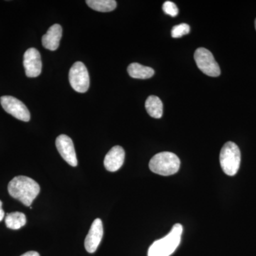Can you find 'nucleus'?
Wrapping results in <instances>:
<instances>
[{
  "instance_id": "39448f33",
  "label": "nucleus",
  "mask_w": 256,
  "mask_h": 256,
  "mask_svg": "<svg viewBox=\"0 0 256 256\" xmlns=\"http://www.w3.org/2000/svg\"><path fill=\"white\" fill-rule=\"evenodd\" d=\"M69 82L74 90L84 94L90 86V77L88 72L84 63L76 62L70 69L68 75Z\"/></svg>"
},
{
  "instance_id": "f03ea898",
  "label": "nucleus",
  "mask_w": 256,
  "mask_h": 256,
  "mask_svg": "<svg viewBox=\"0 0 256 256\" xmlns=\"http://www.w3.org/2000/svg\"><path fill=\"white\" fill-rule=\"evenodd\" d=\"M182 233V226L175 224L168 235L152 244L148 250V256H171L180 245Z\"/></svg>"
},
{
  "instance_id": "a211bd4d",
  "label": "nucleus",
  "mask_w": 256,
  "mask_h": 256,
  "mask_svg": "<svg viewBox=\"0 0 256 256\" xmlns=\"http://www.w3.org/2000/svg\"><path fill=\"white\" fill-rule=\"evenodd\" d=\"M162 10L166 14L174 18L178 16V10L176 5L172 2L166 1L163 4Z\"/></svg>"
},
{
  "instance_id": "4468645a",
  "label": "nucleus",
  "mask_w": 256,
  "mask_h": 256,
  "mask_svg": "<svg viewBox=\"0 0 256 256\" xmlns=\"http://www.w3.org/2000/svg\"><path fill=\"white\" fill-rule=\"evenodd\" d=\"M146 108L148 114L154 118H161L163 114V104L156 96H150L146 102Z\"/></svg>"
},
{
  "instance_id": "9d476101",
  "label": "nucleus",
  "mask_w": 256,
  "mask_h": 256,
  "mask_svg": "<svg viewBox=\"0 0 256 256\" xmlns=\"http://www.w3.org/2000/svg\"><path fill=\"white\" fill-rule=\"evenodd\" d=\"M104 236V226L100 218H96L92 222V227L89 230L86 238L85 239L86 249L90 254L96 252L98 247L100 245Z\"/></svg>"
},
{
  "instance_id": "6e6552de",
  "label": "nucleus",
  "mask_w": 256,
  "mask_h": 256,
  "mask_svg": "<svg viewBox=\"0 0 256 256\" xmlns=\"http://www.w3.org/2000/svg\"><path fill=\"white\" fill-rule=\"evenodd\" d=\"M24 67L26 76L36 78L42 73V63L40 52L35 48L26 50L24 55Z\"/></svg>"
},
{
  "instance_id": "1a4fd4ad",
  "label": "nucleus",
  "mask_w": 256,
  "mask_h": 256,
  "mask_svg": "<svg viewBox=\"0 0 256 256\" xmlns=\"http://www.w3.org/2000/svg\"><path fill=\"white\" fill-rule=\"evenodd\" d=\"M56 146L63 159L72 166L78 165L74 142L68 136L60 134L56 140Z\"/></svg>"
},
{
  "instance_id": "2eb2a0df",
  "label": "nucleus",
  "mask_w": 256,
  "mask_h": 256,
  "mask_svg": "<svg viewBox=\"0 0 256 256\" xmlns=\"http://www.w3.org/2000/svg\"><path fill=\"white\" fill-rule=\"evenodd\" d=\"M26 223V216L21 212H12L8 214L5 217L6 227L12 230L21 228Z\"/></svg>"
},
{
  "instance_id": "f3484780",
  "label": "nucleus",
  "mask_w": 256,
  "mask_h": 256,
  "mask_svg": "<svg viewBox=\"0 0 256 256\" xmlns=\"http://www.w3.org/2000/svg\"><path fill=\"white\" fill-rule=\"evenodd\" d=\"M190 32V26L186 24L183 23L174 26L172 30L171 34L173 38H180L184 35L188 34Z\"/></svg>"
},
{
  "instance_id": "6ab92c4d",
  "label": "nucleus",
  "mask_w": 256,
  "mask_h": 256,
  "mask_svg": "<svg viewBox=\"0 0 256 256\" xmlns=\"http://www.w3.org/2000/svg\"><path fill=\"white\" fill-rule=\"evenodd\" d=\"M4 217V212L2 210V202L0 201V222L3 220Z\"/></svg>"
},
{
  "instance_id": "423d86ee",
  "label": "nucleus",
  "mask_w": 256,
  "mask_h": 256,
  "mask_svg": "<svg viewBox=\"0 0 256 256\" xmlns=\"http://www.w3.org/2000/svg\"><path fill=\"white\" fill-rule=\"evenodd\" d=\"M194 60L197 67L204 74L210 77L220 76V66L210 50L205 48H197L194 53Z\"/></svg>"
},
{
  "instance_id": "ddd939ff",
  "label": "nucleus",
  "mask_w": 256,
  "mask_h": 256,
  "mask_svg": "<svg viewBox=\"0 0 256 256\" xmlns=\"http://www.w3.org/2000/svg\"><path fill=\"white\" fill-rule=\"evenodd\" d=\"M128 72L130 76L137 79L150 78L154 74V69L138 63L130 64L128 67Z\"/></svg>"
},
{
  "instance_id": "9b49d317",
  "label": "nucleus",
  "mask_w": 256,
  "mask_h": 256,
  "mask_svg": "<svg viewBox=\"0 0 256 256\" xmlns=\"http://www.w3.org/2000/svg\"><path fill=\"white\" fill-rule=\"evenodd\" d=\"M126 153L120 146H114L106 154L104 160V166L109 172L118 171L124 164Z\"/></svg>"
},
{
  "instance_id": "aec40b11",
  "label": "nucleus",
  "mask_w": 256,
  "mask_h": 256,
  "mask_svg": "<svg viewBox=\"0 0 256 256\" xmlns=\"http://www.w3.org/2000/svg\"><path fill=\"white\" fill-rule=\"evenodd\" d=\"M21 256H40L38 252H28L26 254H23Z\"/></svg>"
},
{
  "instance_id": "f257e3e1",
  "label": "nucleus",
  "mask_w": 256,
  "mask_h": 256,
  "mask_svg": "<svg viewBox=\"0 0 256 256\" xmlns=\"http://www.w3.org/2000/svg\"><path fill=\"white\" fill-rule=\"evenodd\" d=\"M8 192L13 198L21 202L26 206H31L32 202L40 192L38 184L26 176L13 178L8 184Z\"/></svg>"
},
{
  "instance_id": "dca6fc26",
  "label": "nucleus",
  "mask_w": 256,
  "mask_h": 256,
  "mask_svg": "<svg viewBox=\"0 0 256 256\" xmlns=\"http://www.w3.org/2000/svg\"><path fill=\"white\" fill-rule=\"evenodd\" d=\"M86 2L89 8L100 12L114 11L117 6V2L114 0H87Z\"/></svg>"
},
{
  "instance_id": "f8f14e48",
  "label": "nucleus",
  "mask_w": 256,
  "mask_h": 256,
  "mask_svg": "<svg viewBox=\"0 0 256 256\" xmlns=\"http://www.w3.org/2000/svg\"><path fill=\"white\" fill-rule=\"evenodd\" d=\"M62 37V28L60 24L52 25L46 34L42 37V44L46 50H55L60 46Z\"/></svg>"
},
{
  "instance_id": "0eeeda50",
  "label": "nucleus",
  "mask_w": 256,
  "mask_h": 256,
  "mask_svg": "<svg viewBox=\"0 0 256 256\" xmlns=\"http://www.w3.org/2000/svg\"><path fill=\"white\" fill-rule=\"evenodd\" d=\"M0 102L4 110L12 114L15 118L28 122L30 120V112L26 106L16 98L10 96H2Z\"/></svg>"
},
{
  "instance_id": "20e7f679",
  "label": "nucleus",
  "mask_w": 256,
  "mask_h": 256,
  "mask_svg": "<svg viewBox=\"0 0 256 256\" xmlns=\"http://www.w3.org/2000/svg\"><path fill=\"white\" fill-rule=\"evenodd\" d=\"M220 164L226 174L234 176L238 172L240 164V151L233 142L226 143L220 152Z\"/></svg>"
},
{
  "instance_id": "412c9836",
  "label": "nucleus",
  "mask_w": 256,
  "mask_h": 256,
  "mask_svg": "<svg viewBox=\"0 0 256 256\" xmlns=\"http://www.w3.org/2000/svg\"><path fill=\"white\" fill-rule=\"evenodd\" d=\"M255 28H256V21H255Z\"/></svg>"
},
{
  "instance_id": "7ed1b4c3",
  "label": "nucleus",
  "mask_w": 256,
  "mask_h": 256,
  "mask_svg": "<svg viewBox=\"0 0 256 256\" xmlns=\"http://www.w3.org/2000/svg\"><path fill=\"white\" fill-rule=\"evenodd\" d=\"M150 169L156 174L170 176L178 172L180 168V160L170 152H162L156 154L150 161Z\"/></svg>"
}]
</instances>
